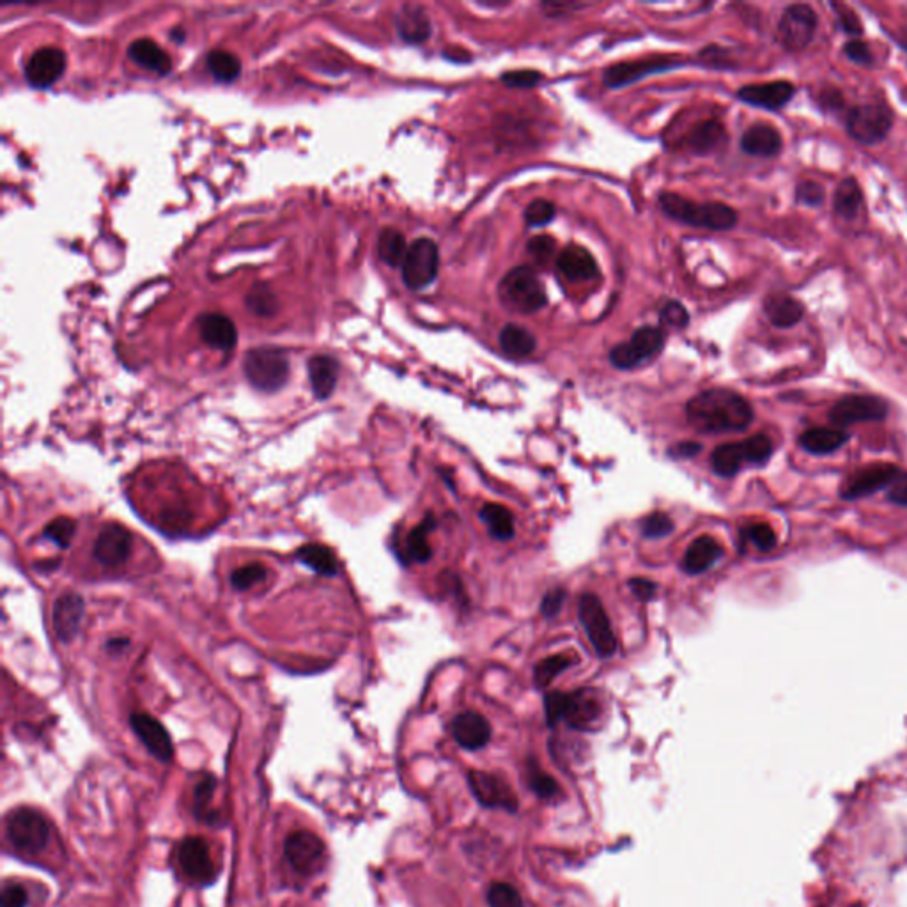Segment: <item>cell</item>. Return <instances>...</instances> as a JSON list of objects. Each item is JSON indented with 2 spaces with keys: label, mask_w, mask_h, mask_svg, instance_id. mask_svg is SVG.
Here are the masks:
<instances>
[{
  "label": "cell",
  "mask_w": 907,
  "mask_h": 907,
  "mask_svg": "<svg viewBox=\"0 0 907 907\" xmlns=\"http://www.w3.org/2000/svg\"><path fill=\"white\" fill-rule=\"evenodd\" d=\"M686 416L691 427L700 433L724 435L744 431L753 420V409L737 392L711 388L686 405Z\"/></svg>",
  "instance_id": "cell-1"
},
{
  "label": "cell",
  "mask_w": 907,
  "mask_h": 907,
  "mask_svg": "<svg viewBox=\"0 0 907 907\" xmlns=\"http://www.w3.org/2000/svg\"><path fill=\"white\" fill-rule=\"evenodd\" d=\"M659 206L678 222L709 230H730L739 220L735 210L724 202H693L672 192L659 195Z\"/></svg>",
  "instance_id": "cell-2"
},
{
  "label": "cell",
  "mask_w": 907,
  "mask_h": 907,
  "mask_svg": "<svg viewBox=\"0 0 907 907\" xmlns=\"http://www.w3.org/2000/svg\"><path fill=\"white\" fill-rule=\"evenodd\" d=\"M501 302L521 314L538 313L547 304L545 287L530 266H519L507 273L499 287Z\"/></svg>",
  "instance_id": "cell-3"
},
{
  "label": "cell",
  "mask_w": 907,
  "mask_h": 907,
  "mask_svg": "<svg viewBox=\"0 0 907 907\" xmlns=\"http://www.w3.org/2000/svg\"><path fill=\"white\" fill-rule=\"evenodd\" d=\"M243 370L250 385L261 392L280 390L289 378V359L284 350L263 346L250 350L243 360Z\"/></svg>",
  "instance_id": "cell-4"
},
{
  "label": "cell",
  "mask_w": 907,
  "mask_h": 907,
  "mask_svg": "<svg viewBox=\"0 0 907 907\" xmlns=\"http://www.w3.org/2000/svg\"><path fill=\"white\" fill-rule=\"evenodd\" d=\"M818 18L812 5L809 4H792L787 5L778 22L776 38L778 43L787 51H803L814 42Z\"/></svg>",
  "instance_id": "cell-5"
},
{
  "label": "cell",
  "mask_w": 907,
  "mask_h": 907,
  "mask_svg": "<svg viewBox=\"0 0 907 907\" xmlns=\"http://www.w3.org/2000/svg\"><path fill=\"white\" fill-rule=\"evenodd\" d=\"M893 126V114L888 107L879 103H866L853 107L846 117L847 134L865 145H875L890 136Z\"/></svg>",
  "instance_id": "cell-6"
},
{
  "label": "cell",
  "mask_w": 907,
  "mask_h": 907,
  "mask_svg": "<svg viewBox=\"0 0 907 907\" xmlns=\"http://www.w3.org/2000/svg\"><path fill=\"white\" fill-rule=\"evenodd\" d=\"M9 842L23 853L36 855L43 851L50 838V828L45 817L33 809H18L11 812L5 824Z\"/></svg>",
  "instance_id": "cell-7"
},
{
  "label": "cell",
  "mask_w": 907,
  "mask_h": 907,
  "mask_svg": "<svg viewBox=\"0 0 907 907\" xmlns=\"http://www.w3.org/2000/svg\"><path fill=\"white\" fill-rule=\"evenodd\" d=\"M578 612L594 650L601 658L613 656L617 650V638L601 599L595 594H584L578 601Z\"/></svg>",
  "instance_id": "cell-8"
},
{
  "label": "cell",
  "mask_w": 907,
  "mask_h": 907,
  "mask_svg": "<svg viewBox=\"0 0 907 907\" xmlns=\"http://www.w3.org/2000/svg\"><path fill=\"white\" fill-rule=\"evenodd\" d=\"M440 268L438 245L431 238H418L408 247L403 263V280L413 291L425 289L435 282Z\"/></svg>",
  "instance_id": "cell-9"
},
{
  "label": "cell",
  "mask_w": 907,
  "mask_h": 907,
  "mask_svg": "<svg viewBox=\"0 0 907 907\" xmlns=\"http://www.w3.org/2000/svg\"><path fill=\"white\" fill-rule=\"evenodd\" d=\"M665 346V332L654 326H643L636 330L628 342L617 344L610 351V362L617 369H633L640 363L650 360Z\"/></svg>",
  "instance_id": "cell-10"
},
{
  "label": "cell",
  "mask_w": 907,
  "mask_h": 907,
  "mask_svg": "<svg viewBox=\"0 0 907 907\" xmlns=\"http://www.w3.org/2000/svg\"><path fill=\"white\" fill-rule=\"evenodd\" d=\"M682 62L667 55V57H650V59H640V61H630V62H619L610 66L604 75L603 82L610 89L624 88L628 84H633L636 80L654 75V73H663L672 68H679Z\"/></svg>",
  "instance_id": "cell-11"
},
{
  "label": "cell",
  "mask_w": 907,
  "mask_h": 907,
  "mask_svg": "<svg viewBox=\"0 0 907 907\" xmlns=\"http://www.w3.org/2000/svg\"><path fill=\"white\" fill-rule=\"evenodd\" d=\"M134 536L119 523L105 525L94 541V558L110 569L121 567L132 555Z\"/></svg>",
  "instance_id": "cell-12"
},
{
  "label": "cell",
  "mask_w": 907,
  "mask_h": 907,
  "mask_svg": "<svg viewBox=\"0 0 907 907\" xmlns=\"http://www.w3.org/2000/svg\"><path fill=\"white\" fill-rule=\"evenodd\" d=\"M468 785L472 789L473 798L488 807V809H501L507 812L518 810V798L510 785L493 772L470 771Z\"/></svg>",
  "instance_id": "cell-13"
},
{
  "label": "cell",
  "mask_w": 907,
  "mask_h": 907,
  "mask_svg": "<svg viewBox=\"0 0 907 907\" xmlns=\"http://www.w3.org/2000/svg\"><path fill=\"white\" fill-rule=\"evenodd\" d=\"M888 415V405L875 396H847L829 409V420L835 425H851L860 422L883 420Z\"/></svg>",
  "instance_id": "cell-14"
},
{
  "label": "cell",
  "mask_w": 907,
  "mask_h": 907,
  "mask_svg": "<svg viewBox=\"0 0 907 907\" xmlns=\"http://www.w3.org/2000/svg\"><path fill=\"white\" fill-rule=\"evenodd\" d=\"M285 860L304 875H311L319 868L324 856V846L318 835L307 829L293 831L284 844Z\"/></svg>",
  "instance_id": "cell-15"
},
{
  "label": "cell",
  "mask_w": 907,
  "mask_h": 907,
  "mask_svg": "<svg viewBox=\"0 0 907 907\" xmlns=\"http://www.w3.org/2000/svg\"><path fill=\"white\" fill-rule=\"evenodd\" d=\"M899 468L890 463H872L855 472L844 484L842 495L846 499H862L879 490L890 488L897 479Z\"/></svg>",
  "instance_id": "cell-16"
},
{
  "label": "cell",
  "mask_w": 907,
  "mask_h": 907,
  "mask_svg": "<svg viewBox=\"0 0 907 907\" xmlns=\"http://www.w3.org/2000/svg\"><path fill=\"white\" fill-rule=\"evenodd\" d=\"M601 715H603V704L592 689L582 687L578 691L566 693L562 722H566L569 728L582 732L592 730L601 720Z\"/></svg>",
  "instance_id": "cell-17"
},
{
  "label": "cell",
  "mask_w": 907,
  "mask_h": 907,
  "mask_svg": "<svg viewBox=\"0 0 907 907\" xmlns=\"http://www.w3.org/2000/svg\"><path fill=\"white\" fill-rule=\"evenodd\" d=\"M66 70V55L61 48L43 46L36 50L25 66V79L36 89L50 88Z\"/></svg>",
  "instance_id": "cell-18"
},
{
  "label": "cell",
  "mask_w": 907,
  "mask_h": 907,
  "mask_svg": "<svg viewBox=\"0 0 907 907\" xmlns=\"http://www.w3.org/2000/svg\"><path fill=\"white\" fill-rule=\"evenodd\" d=\"M178 860L184 875L195 883H210L215 877V863L210 846L201 837L184 838L178 851Z\"/></svg>",
  "instance_id": "cell-19"
},
{
  "label": "cell",
  "mask_w": 907,
  "mask_h": 907,
  "mask_svg": "<svg viewBox=\"0 0 907 907\" xmlns=\"http://www.w3.org/2000/svg\"><path fill=\"white\" fill-rule=\"evenodd\" d=\"M130 725L134 728L136 737L144 743V746L158 761L169 762L174 757L173 739H171L167 728L162 725L156 718H153L145 713H136L130 718Z\"/></svg>",
  "instance_id": "cell-20"
},
{
  "label": "cell",
  "mask_w": 907,
  "mask_h": 907,
  "mask_svg": "<svg viewBox=\"0 0 907 907\" xmlns=\"http://www.w3.org/2000/svg\"><path fill=\"white\" fill-rule=\"evenodd\" d=\"M796 94V86L789 80H774L766 84H750L737 91V98L752 107L766 108V110H780L783 108Z\"/></svg>",
  "instance_id": "cell-21"
},
{
  "label": "cell",
  "mask_w": 907,
  "mask_h": 907,
  "mask_svg": "<svg viewBox=\"0 0 907 907\" xmlns=\"http://www.w3.org/2000/svg\"><path fill=\"white\" fill-rule=\"evenodd\" d=\"M84 599L77 592L62 594L53 604V630L62 643H70L79 635L84 621Z\"/></svg>",
  "instance_id": "cell-22"
},
{
  "label": "cell",
  "mask_w": 907,
  "mask_h": 907,
  "mask_svg": "<svg viewBox=\"0 0 907 907\" xmlns=\"http://www.w3.org/2000/svg\"><path fill=\"white\" fill-rule=\"evenodd\" d=\"M451 730L455 743L470 752L484 748L491 739L490 722L482 715L473 711H464L457 715L453 720Z\"/></svg>",
  "instance_id": "cell-23"
},
{
  "label": "cell",
  "mask_w": 907,
  "mask_h": 907,
  "mask_svg": "<svg viewBox=\"0 0 907 907\" xmlns=\"http://www.w3.org/2000/svg\"><path fill=\"white\" fill-rule=\"evenodd\" d=\"M556 268L573 282H587L599 275L595 259L580 245H567L556 257Z\"/></svg>",
  "instance_id": "cell-24"
},
{
  "label": "cell",
  "mask_w": 907,
  "mask_h": 907,
  "mask_svg": "<svg viewBox=\"0 0 907 907\" xmlns=\"http://www.w3.org/2000/svg\"><path fill=\"white\" fill-rule=\"evenodd\" d=\"M199 333L201 339L210 348L222 351L232 350L238 341V332L234 323L219 313H208L199 318Z\"/></svg>",
  "instance_id": "cell-25"
},
{
  "label": "cell",
  "mask_w": 907,
  "mask_h": 907,
  "mask_svg": "<svg viewBox=\"0 0 907 907\" xmlns=\"http://www.w3.org/2000/svg\"><path fill=\"white\" fill-rule=\"evenodd\" d=\"M764 314L776 328H792L805 318V305L789 293H771L764 300Z\"/></svg>",
  "instance_id": "cell-26"
},
{
  "label": "cell",
  "mask_w": 907,
  "mask_h": 907,
  "mask_svg": "<svg viewBox=\"0 0 907 907\" xmlns=\"http://www.w3.org/2000/svg\"><path fill=\"white\" fill-rule=\"evenodd\" d=\"M722 555L724 547L715 538L702 536L687 546L682 556V569L687 575H702L707 569H711L720 560Z\"/></svg>",
  "instance_id": "cell-27"
},
{
  "label": "cell",
  "mask_w": 907,
  "mask_h": 907,
  "mask_svg": "<svg viewBox=\"0 0 907 907\" xmlns=\"http://www.w3.org/2000/svg\"><path fill=\"white\" fill-rule=\"evenodd\" d=\"M781 147V136L771 125H753L741 136V149L755 158H772Z\"/></svg>",
  "instance_id": "cell-28"
},
{
  "label": "cell",
  "mask_w": 907,
  "mask_h": 907,
  "mask_svg": "<svg viewBox=\"0 0 907 907\" xmlns=\"http://www.w3.org/2000/svg\"><path fill=\"white\" fill-rule=\"evenodd\" d=\"M128 57L138 66L158 75H167L173 70L171 55L151 38L136 40L128 46Z\"/></svg>",
  "instance_id": "cell-29"
},
{
  "label": "cell",
  "mask_w": 907,
  "mask_h": 907,
  "mask_svg": "<svg viewBox=\"0 0 907 907\" xmlns=\"http://www.w3.org/2000/svg\"><path fill=\"white\" fill-rule=\"evenodd\" d=\"M313 392L318 399H328L337 385L339 363L328 355H316L307 363Z\"/></svg>",
  "instance_id": "cell-30"
},
{
  "label": "cell",
  "mask_w": 907,
  "mask_h": 907,
  "mask_svg": "<svg viewBox=\"0 0 907 907\" xmlns=\"http://www.w3.org/2000/svg\"><path fill=\"white\" fill-rule=\"evenodd\" d=\"M396 25L407 43H422L431 36V22L418 5H405L396 18Z\"/></svg>",
  "instance_id": "cell-31"
},
{
  "label": "cell",
  "mask_w": 907,
  "mask_h": 907,
  "mask_svg": "<svg viewBox=\"0 0 907 907\" xmlns=\"http://www.w3.org/2000/svg\"><path fill=\"white\" fill-rule=\"evenodd\" d=\"M847 440H849V435L842 429H837V427H814V429L805 431L799 436L801 447L807 453L817 454V455L835 453Z\"/></svg>",
  "instance_id": "cell-32"
},
{
  "label": "cell",
  "mask_w": 907,
  "mask_h": 907,
  "mask_svg": "<svg viewBox=\"0 0 907 907\" xmlns=\"http://www.w3.org/2000/svg\"><path fill=\"white\" fill-rule=\"evenodd\" d=\"M863 206L865 201H863L862 186L856 182V178H846L838 182L833 195L835 215L846 220H853L858 217Z\"/></svg>",
  "instance_id": "cell-33"
},
{
  "label": "cell",
  "mask_w": 907,
  "mask_h": 907,
  "mask_svg": "<svg viewBox=\"0 0 907 907\" xmlns=\"http://www.w3.org/2000/svg\"><path fill=\"white\" fill-rule=\"evenodd\" d=\"M501 351L510 359H525L536 351V337L518 324H507L499 335Z\"/></svg>",
  "instance_id": "cell-34"
},
{
  "label": "cell",
  "mask_w": 907,
  "mask_h": 907,
  "mask_svg": "<svg viewBox=\"0 0 907 907\" xmlns=\"http://www.w3.org/2000/svg\"><path fill=\"white\" fill-rule=\"evenodd\" d=\"M746 463L750 464V457H748L744 440L735 442V444L720 445L718 449H715V453L711 454L713 470L722 477L735 475L741 470V466Z\"/></svg>",
  "instance_id": "cell-35"
},
{
  "label": "cell",
  "mask_w": 907,
  "mask_h": 907,
  "mask_svg": "<svg viewBox=\"0 0 907 907\" xmlns=\"http://www.w3.org/2000/svg\"><path fill=\"white\" fill-rule=\"evenodd\" d=\"M296 558L321 576H335L339 564L335 553L324 545H305L296 551Z\"/></svg>",
  "instance_id": "cell-36"
},
{
  "label": "cell",
  "mask_w": 907,
  "mask_h": 907,
  "mask_svg": "<svg viewBox=\"0 0 907 907\" xmlns=\"http://www.w3.org/2000/svg\"><path fill=\"white\" fill-rule=\"evenodd\" d=\"M726 140V132L724 128L722 123L715 121V119H709V121H704L700 125H697L691 134L687 136V145L695 151V153H711L715 149H718L720 145H724V142Z\"/></svg>",
  "instance_id": "cell-37"
},
{
  "label": "cell",
  "mask_w": 907,
  "mask_h": 907,
  "mask_svg": "<svg viewBox=\"0 0 907 907\" xmlns=\"http://www.w3.org/2000/svg\"><path fill=\"white\" fill-rule=\"evenodd\" d=\"M378 254H379V259L383 263H387L388 266H403L405 263V257L408 254V247H407V239L403 236V232H399L397 229H392V227H387L379 232L378 236Z\"/></svg>",
  "instance_id": "cell-38"
},
{
  "label": "cell",
  "mask_w": 907,
  "mask_h": 907,
  "mask_svg": "<svg viewBox=\"0 0 907 907\" xmlns=\"http://www.w3.org/2000/svg\"><path fill=\"white\" fill-rule=\"evenodd\" d=\"M481 519L490 527L495 539L509 541L514 538V518L507 507L500 503H486L481 509Z\"/></svg>",
  "instance_id": "cell-39"
},
{
  "label": "cell",
  "mask_w": 907,
  "mask_h": 907,
  "mask_svg": "<svg viewBox=\"0 0 907 907\" xmlns=\"http://www.w3.org/2000/svg\"><path fill=\"white\" fill-rule=\"evenodd\" d=\"M206 66L210 73L220 82H232L239 77L241 62L239 59L227 50H213L206 57Z\"/></svg>",
  "instance_id": "cell-40"
},
{
  "label": "cell",
  "mask_w": 907,
  "mask_h": 907,
  "mask_svg": "<svg viewBox=\"0 0 907 907\" xmlns=\"http://www.w3.org/2000/svg\"><path fill=\"white\" fill-rule=\"evenodd\" d=\"M435 528V518L427 516L418 527H415L407 538V553L413 562H427L433 555V549L429 546V534Z\"/></svg>",
  "instance_id": "cell-41"
},
{
  "label": "cell",
  "mask_w": 907,
  "mask_h": 907,
  "mask_svg": "<svg viewBox=\"0 0 907 907\" xmlns=\"http://www.w3.org/2000/svg\"><path fill=\"white\" fill-rule=\"evenodd\" d=\"M575 663H578V658L573 654H555L545 658L534 672V679L539 687L549 686L553 680L556 679L562 672L571 669Z\"/></svg>",
  "instance_id": "cell-42"
},
{
  "label": "cell",
  "mask_w": 907,
  "mask_h": 907,
  "mask_svg": "<svg viewBox=\"0 0 907 907\" xmlns=\"http://www.w3.org/2000/svg\"><path fill=\"white\" fill-rule=\"evenodd\" d=\"M268 578V569L263 564H248L236 569L230 576V585L236 590H248Z\"/></svg>",
  "instance_id": "cell-43"
},
{
  "label": "cell",
  "mask_w": 907,
  "mask_h": 907,
  "mask_svg": "<svg viewBox=\"0 0 907 907\" xmlns=\"http://www.w3.org/2000/svg\"><path fill=\"white\" fill-rule=\"evenodd\" d=\"M486 899L490 907H525L521 893L509 883H493Z\"/></svg>",
  "instance_id": "cell-44"
},
{
  "label": "cell",
  "mask_w": 907,
  "mask_h": 907,
  "mask_svg": "<svg viewBox=\"0 0 907 907\" xmlns=\"http://www.w3.org/2000/svg\"><path fill=\"white\" fill-rule=\"evenodd\" d=\"M75 530H77V523L71 519V518H57L53 519L51 523L46 525L45 530H43V536L48 541H51L53 545L59 546V547H68L73 536H75Z\"/></svg>",
  "instance_id": "cell-45"
},
{
  "label": "cell",
  "mask_w": 907,
  "mask_h": 907,
  "mask_svg": "<svg viewBox=\"0 0 907 907\" xmlns=\"http://www.w3.org/2000/svg\"><path fill=\"white\" fill-rule=\"evenodd\" d=\"M674 532V521L665 512H652L643 519L641 534L647 539H663Z\"/></svg>",
  "instance_id": "cell-46"
},
{
  "label": "cell",
  "mask_w": 907,
  "mask_h": 907,
  "mask_svg": "<svg viewBox=\"0 0 907 907\" xmlns=\"http://www.w3.org/2000/svg\"><path fill=\"white\" fill-rule=\"evenodd\" d=\"M556 215V210H555V204L546 201V199H538L534 202H530L525 210V222L530 227H541L549 224Z\"/></svg>",
  "instance_id": "cell-47"
},
{
  "label": "cell",
  "mask_w": 907,
  "mask_h": 907,
  "mask_svg": "<svg viewBox=\"0 0 907 907\" xmlns=\"http://www.w3.org/2000/svg\"><path fill=\"white\" fill-rule=\"evenodd\" d=\"M527 250L528 254L532 256V259L539 265H546L553 259L555 256V250H556V243L551 236H546V234H541V236H536L528 241L527 245Z\"/></svg>",
  "instance_id": "cell-48"
},
{
  "label": "cell",
  "mask_w": 907,
  "mask_h": 907,
  "mask_svg": "<svg viewBox=\"0 0 907 907\" xmlns=\"http://www.w3.org/2000/svg\"><path fill=\"white\" fill-rule=\"evenodd\" d=\"M215 778L211 774H206L202 780L197 781L195 789H193V809L197 812V816H204V810H208V805L213 798V792H215Z\"/></svg>",
  "instance_id": "cell-49"
},
{
  "label": "cell",
  "mask_w": 907,
  "mask_h": 907,
  "mask_svg": "<svg viewBox=\"0 0 907 907\" xmlns=\"http://www.w3.org/2000/svg\"><path fill=\"white\" fill-rule=\"evenodd\" d=\"M796 202L809 206V208H818L824 202L826 192L824 188L816 182H801L796 186Z\"/></svg>",
  "instance_id": "cell-50"
},
{
  "label": "cell",
  "mask_w": 907,
  "mask_h": 907,
  "mask_svg": "<svg viewBox=\"0 0 907 907\" xmlns=\"http://www.w3.org/2000/svg\"><path fill=\"white\" fill-rule=\"evenodd\" d=\"M528 783L530 787L534 789V792L539 796V798H545V799H549V798H555L558 792H560V787L558 783L546 772L541 771V770H532L530 768V774H528Z\"/></svg>",
  "instance_id": "cell-51"
},
{
  "label": "cell",
  "mask_w": 907,
  "mask_h": 907,
  "mask_svg": "<svg viewBox=\"0 0 907 907\" xmlns=\"http://www.w3.org/2000/svg\"><path fill=\"white\" fill-rule=\"evenodd\" d=\"M748 539L761 551H771L776 546V536L768 523H753L746 528Z\"/></svg>",
  "instance_id": "cell-52"
},
{
  "label": "cell",
  "mask_w": 907,
  "mask_h": 907,
  "mask_svg": "<svg viewBox=\"0 0 907 907\" xmlns=\"http://www.w3.org/2000/svg\"><path fill=\"white\" fill-rule=\"evenodd\" d=\"M247 304H248V307H250V311L254 314L270 316L273 313L275 298H273L272 293L266 287H254L252 293L247 298Z\"/></svg>",
  "instance_id": "cell-53"
},
{
  "label": "cell",
  "mask_w": 907,
  "mask_h": 907,
  "mask_svg": "<svg viewBox=\"0 0 907 907\" xmlns=\"http://www.w3.org/2000/svg\"><path fill=\"white\" fill-rule=\"evenodd\" d=\"M541 80L543 75L534 70H519L501 75V82L509 88H536Z\"/></svg>",
  "instance_id": "cell-54"
},
{
  "label": "cell",
  "mask_w": 907,
  "mask_h": 907,
  "mask_svg": "<svg viewBox=\"0 0 907 907\" xmlns=\"http://www.w3.org/2000/svg\"><path fill=\"white\" fill-rule=\"evenodd\" d=\"M844 53L846 57L858 64V66H872L874 64V53L870 50V46L866 45L862 40H851L844 45Z\"/></svg>",
  "instance_id": "cell-55"
},
{
  "label": "cell",
  "mask_w": 907,
  "mask_h": 907,
  "mask_svg": "<svg viewBox=\"0 0 907 907\" xmlns=\"http://www.w3.org/2000/svg\"><path fill=\"white\" fill-rule=\"evenodd\" d=\"M661 321L672 328H684L689 323V314L679 302H669L661 309Z\"/></svg>",
  "instance_id": "cell-56"
},
{
  "label": "cell",
  "mask_w": 907,
  "mask_h": 907,
  "mask_svg": "<svg viewBox=\"0 0 907 907\" xmlns=\"http://www.w3.org/2000/svg\"><path fill=\"white\" fill-rule=\"evenodd\" d=\"M29 902L27 890L16 883H5L2 888V907H25Z\"/></svg>",
  "instance_id": "cell-57"
},
{
  "label": "cell",
  "mask_w": 907,
  "mask_h": 907,
  "mask_svg": "<svg viewBox=\"0 0 907 907\" xmlns=\"http://www.w3.org/2000/svg\"><path fill=\"white\" fill-rule=\"evenodd\" d=\"M837 11H838V25L842 27V31L851 36H862V22L856 16V13L846 5H837Z\"/></svg>",
  "instance_id": "cell-58"
},
{
  "label": "cell",
  "mask_w": 907,
  "mask_h": 907,
  "mask_svg": "<svg viewBox=\"0 0 907 907\" xmlns=\"http://www.w3.org/2000/svg\"><path fill=\"white\" fill-rule=\"evenodd\" d=\"M564 601H566V592L562 589H553L549 590L543 597V603H541V613L551 619L555 617L562 606H564Z\"/></svg>",
  "instance_id": "cell-59"
},
{
  "label": "cell",
  "mask_w": 907,
  "mask_h": 907,
  "mask_svg": "<svg viewBox=\"0 0 907 907\" xmlns=\"http://www.w3.org/2000/svg\"><path fill=\"white\" fill-rule=\"evenodd\" d=\"M888 499L897 505L907 507V473H899L897 479L892 482Z\"/></svg>",
  "instance_id": "cell-60"
},
{
  "label": "cell",
  "mask_w": 907,
  "mask_h": 907,
  "mask_svg": "<svg viewBox=\"0 0 907 907\" xmlns=\"http://www.w3.org/2000/svg\"><path fill=\"white\" fill-rule=\"evenodd\" d=\"M630 587L633 590L636 597L641 599V601L652 599L656 595V592H658V585L654 582H650V580H645V578H633V580H630Z\"/></svg>",
  "instance_id": "cell-61"
},
{
  "label": "cell",
  "mask_w": 907,
  "mask_h": 907,
  "mask_svg": "<svg viewBox=\"0 0 907 907\" xmlns=\"http://www.w3.org/2000/svg\"><path fill=\"white\" fill-rule=\"evenodd\" d=\"M700 449L702 447L698 444H687V442H684V444L676 445L672 454H676L678 457H691V455H697V454L700 453Z\"/></svg>",
  "instance_id": "cell-62"
},
{
  "label": "cell",
  "mask_w": 907,
  "mask_h": 907,
  "mask_svg": "<svg viewBox=\"0 0 907 907\" xmlns=\"http://www.w3.org/2000/svg\"><path fill=\"white\" fill-rule=\"evenodd\" d=\"M820 99H822L824 107H828V103H831V108H837V110L844 105V98H842V94L838 91L824 92L820 96Z\"/></svg>",
  "instance_id": "cell-63"
}]
</instances>
